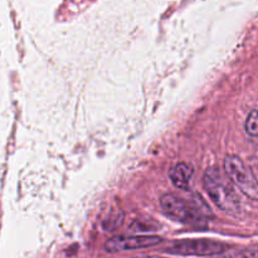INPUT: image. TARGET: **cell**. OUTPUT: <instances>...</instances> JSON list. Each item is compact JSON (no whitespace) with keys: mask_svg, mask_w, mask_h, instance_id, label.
<instances>
[{"mask_svg":"<svg viewBox=\"0 0 258 258\" xmlns=\"http://www.w3.org/2000/svg\"><path fill=\"white\" fill-rule=\"evenodd\" d=\"M229 249V246L223 242L213 239H186V241L175 242L165 249L170 254L179 256H198L211 257L224 254Z\"/></svg>","mask_w":258,"mask_h":258,"instance_id":"cell-4","label":"cell"},{"mask_svg":"<svg viewBox=\"0 0 258 258\" xmlns=\"http://www.w3.org/2000/svg\"><path fill=\"white\" fill-rule=\"evenodd\" d=\"M203 186L213 203L229 214L241 212V198L232 185L228 176L217 166H211L206 170L203 176Z\"/></svg>","mask_w":258,"mask_h":258,"instance_id":"cell-1","label":"cell"},{"mask_svg":"<svg viewBox=\"0 0 258 258\" xmlns=\"http://www.w3.org/2000/svg\"><path fill=\"white\" fill-rule=\"evenodd\" d=\"M163 242L159 236H115L107 239L105 243V249L111 253L116 252L131 251V249H143L149 247L158 246Z\"/></svg>","mask_w":258,"mask_h":258,"instance_id":"cell-5","label":"cell"},{"mask_svg":"<svg viewBox=\"0 0 258 258\" xmlns=\"http://www.w3.org/2000/svg\"><path fill=\"white\" fill-rule=\"evenodd\" d=\"M224 171L229 180L252 201H258V179L251 169L237 155H227L224 158Z\"/></svg>","mask_w":258,"mask_h":258,"instance_id":"cell-3","label":"cell"},{"mask_svg":"<svg viewBox=\"0 0 258 258\" xmlns=\"http://www.w3.org/2000/svg\"><path fill=\"white\" fill-rule=\"evenodd\" d=\"M123 219H125V214H123V212L121 211L111 212V213L103 219L102 224H101V228L106 232L116 231V229L122 224Z\"/></svg>","mask_w":258,"mask_h":258,"instance_id":"cell-7","label":"cell"},{"mask_svg":"<svg viewBox=\"0 0 258 258\" xmlns=\"http://www.w3.org/2000/svg\"><path fill=\"white\" fill-rule=\"evenodd\" d=\"M134 258H166V257H159V256H140V257H134Z\"/></svg>","mask_w":258,"mask_h":258,"instance_id":"cell-10","label":"cell"},{"mask_svg":"<svg viewBox=\"0 0 258 258\" xmlns=\"http://www.w3.org/2000/svg\"><path fill=\"white\" fill-rule=\"evenodd\" d=\"M244 130L249 136L257 138L258 136V111L253 110L247 116L246 123H244Z\"/></svg>","mask_w":258,"mask_h":258,"instance_id":"cell-8","label":"cell"},{"mask_svg":"<svg viewBox=\"0 0 258 258\" xmlns=\"http://www.w3.org/2000/svg\"><path fill=\"white\" fill-rule=\"evenodd\" d=\"M160 207L169 218L188 224V226H203L211 217L212 211L204 203L186 201L175 194L166 193L160 197Z\"/></svg>","mask_w":258,"mask_h":258,"instance_id":"cell-2","label":"cell"},{"mask_svg":"<svg viewBox=\"0 0 258 258\" xmlns=\"http://www.w3.org/2000/svg\"><path fill=\"white\" fill-rule=\"evenodd\" d=\"M221 258H258V249L256 248H242L237 251L228 252Z\"/></svg>","mask_w":258,"mask_h":258,"instance_id":"cell-9","label":"cell"},{"mask_svg":"<svg viewBox=\"0 0 258 258\" xmlns=\"http://www.w3.org/2000/svg\"><path fill=\"white\" fill-rule=\"evenodd\" d=\"M193 174V165L188 163H178L169 170V178L178 189H188Z\"/></svg>","mask_w":258,"mask_h":258,"instance_id":"cell-6","label":"cell"}]
</instances>
